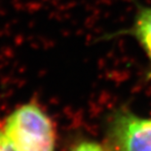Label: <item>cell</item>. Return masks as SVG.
<instances>
[{"instance_id": "cell-1", "label": "cell", "mask_w": 151, "mask_h": 151, "mask_svg": "<svg viewBox=\"0 0 151 151\" xmlns=\"http://www.w3.org/2000/svg\"><path fill=\"white\" fill-rule=\"evenodd\" d=\"M2 132L14 151H55L52 121L34 102L15 108L6 117Z\"/></svg>"}, {"instance_id": "cell-2", "label": "cell", "mask_w": 151, "mask_h": 151, "mask_svg": "<svg viewBox=\"0 0 151 151\" xmlns=\"http://www.w3.org/2000/svg\"><path fill=\"white\" fill-rule=\"evenodd\" d=\"M109 139L114 151H151V119L120 109L109 125Z\"/></svg>"}, {"instance_id": "cell-3", "label": "cell", "mask_w": 151, "mask_h": 151, "mask_svg": "<svg viewBox=\"0 0 151 151\" xmlns=\"http://www.w3.org/2000/svg\"><path fill=\"white\" fill-rule=\"evenodd\" d=\"M134 4L137 11L130 27L108 34L107 37L105 36L104 38L106 39L117 36L133 37L143 50L151 65V7L141 5L137 1H134Z\"/></svg>"}, {"instance_id": "cell-4", "label": "cell", "mask_w": 151, "mask_h": 151, "mask_svg": "<svg viewBox=\"0 0 151 151\" xmlns=\"http://www.w3.org/2000/svg\"><path fill=\"white\" fill-rule=\"evenodd\" d=\"M72 151H106L101 144L94 141H83L79 143Z\"/></svg>"}, {"instance_id": "cell-5", "label": "cell", "mask_w": 151, "mask_h": 151, "mask_svg": "<svg viewBox=\"0 0 151 151\" xmlns=\"http://www.w3.org/2000/svg\"><path fill=\"white\" fill-rule=\"evenodd\" d=\"M0 151H14L8 143L7 139L3 134L2 129H0Z\"/></svg>"}]
</instances>
